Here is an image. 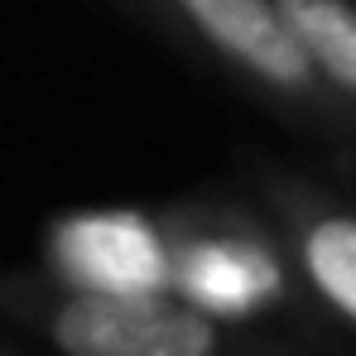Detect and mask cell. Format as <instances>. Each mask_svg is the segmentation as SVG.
Returning <instances> with one entry per match:
<instances>
[{"instance_id": "6da1fadb", "label": "cell", "mask_w": 356, "mask_h": 356, "mask_svg": "<svg viewBox=\"0 0 356 356\" xmlns=\"http://www.w3.org/2000/svg\"><path fill=\"white\" fill-rule=\"evenodd\" d=\"M265 106L284 111L332 154L356 159V111L298 39L280 0H130Z\"/></svg>"}, {"instance_id": "7a4b0ae2", "label": "cell", "mask_w": 356, "mask_h": 356, "mask_svg": "<svg viewBox=\"0 0 356 356\" xmlns=\"http://www.w3.org/2000/svg\"><path fill=\"white\" fill-rule=\"evenodd\" d=\"M0 313L44 332L63 356H227L232 347L217 313L174 294L0 275Z\"/></svg>"}, {"instance_id": "3957f363", "label": "cell", "mask_w": 356, "mask_h": 356, "mask_svg": "<svg viewBox=\"0 0 356 356\" xmlns=\"http://www.w3.org/2000/svg\"><path fill=\"white\" fill-rule=\"evenodd\" d=\"M169 232V260L174 280L169 289H183L188 303L207 313H255L280 294V236L265 232L241 207H197L183 202L164 212Z\"/></svg>"}, {"instance_id": "277c9868", "label": "cell", "mask_w": 356, "mask_h": 356, "mask_svg": "<svg viewBox=\"0 0 356 356\" xmlns=\"http://www.w3.org/2000/svg\"><path fill=\"white\" fill-rule=\"evenodd\" d=\"M255 193L289 270L356 327V202L289 169H260Z\"/></svg>"}, {"instance_id": "5b68a950", "label": "cell", "mask_w": 356, "mask_h": 356, "mask_svg": "<svg viewBox=\"0 0 356 356\" xmlns=\"http://www.w3.org/2000/svg\"><path fill=\"white\" fill-rule=\"evenodd\" d=\"M44 260L54 280L116 294H169L174 280L164 217L140 212H72L49 227Z\"/></svg>"}, {"instance_id": "8992f818", "label": "cell", "mask_w": 356, "mask_h": 356, "mask_svg": "<svg viewBox=\"0 0 356 356\" xmlns=\"http://www.w3.org/2000/svg\"><path fill=\"white\" fill-rule=\"evenodd\" d=\"M298 39L327 72L337 97L356 111V0H280Z\"/></svg>"}, {"instance_id": "52a82bcc", "label": "cell", "mask_w": 356, "mask_h": 356, "mask_svg": "<svg viewBox=\"0 0 356 356\" xmlns=\"http://www.w3.org/2000/svg\"><path fill=\"white\" fill-rule=\"evenodd\" d=\"M0 356H10V352H5V347H0Z\"/></svg>"}]
</instances>
